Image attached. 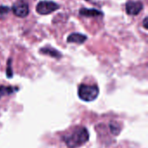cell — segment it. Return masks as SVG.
I'll return each mask as SVG.
<instances>
[{"label":"cell","instance_id":"obj_1","mask_svg":"<svg viewBox=\"0 0 148 148\" xmlns=\"http://www.w3.org/2000/svg\"><path fill=\"white\" fill-rule=\"evenodd\" d=\"M89 140L88 130L84 127H76L70 133L63 135L62 140L69 148H77L86 144Z\"/></svg>","mask_w":148,"mask_h":148},{"label":"cell","instance_id":"obj_2","mask_svg":"<svg viewBox=\"0 0 148 148\" xmlns=\"http://www.w3.org/2000/svg\"><path fill=\"white\" fill-rule=\"evenodd\" d=\"M100 89L96 85L81 84L78 87V97L86 102H91L97 99Z\"/></svg>","mask_w":148,"mask_h":148},{"label":"cell","instance_id":"obj_3","mask_svg":"<svg viewBox=\"0 0 148 148\" xmlns=\"http://www.w3.org/2000/svg\"><path fill=\"white\" fill-rule=\"evenodd\" d=\"M60 8L59 4L53 1L49 0H43L40 1L36 7V10L40 15H49L56 10H57Z\"/></svg>","mask_w":148,"mask_h":148},{"label":"cell","instance_id":"obj_4","mask_svg":"<svg viewBox=\"0 0 148 148\" xmlns=\"http://www.w3.org/2000/svg\"><path fill=\"white\" fill-rule=\"evenodd\" d=\"M11 10L13 14L17 17H26L29 13V3L26 0H17L13 3Z\"/></svg>","mask_w":148,"mask_h":148},{"label":"cell","instance_id":"obj_5","mask_svg":"<svg viewBox=\"0 0 148 148\" xmlns=\"http://www.w3.org/2000/svg\"><path fill=\"white\" fill-rule=\"evenodd\" d=\"M143 10L141 1H128L126 3V12L130 16H136Z\"/></svg>","mask_w":148,"mask_h":148},{"label":"cell","instance_id":"obj_6","mask_svg":"<svg viewBox=\"0 0 148 148\" xmlns=\"http://www.w3.org/2000/svg\"><path fill=\"white\" fill-rule=\"evenodd\" d=\"M87 39H88L87 36H85L82 33H72L68 36L67 42L69 43L72 42V43L82 44L86 42Z\"/></svg>","mask_w":148,"mask_h":148},{"label":"cell","instance_id":"obj_7","mask_svg":"<svg viewBox=\"0 0 148 148\" xmlns=\"http://www.w3.org/2000/svg\"><path fill=\"white\" fill-rule=\"evenodd\" d=\"M39 51L41 54H43V55H46V56H49L56 59H60L62 56V53L53 47H42L40 49Z\"/></svg>","mask_w":148,"mask_h":148},{"label":"cell","instance_id":"obj_8","mask_svg":"<svg viewBox=\"0 0 148 148\" xmlns=\"http://www.w3.org/2000/svg\"><path fill=\"white\" fill-rule=\"evenodd\" d=\"M79 14L82 16H87V17H95L103 15L101 11L96 9H88V8H82L79 10Z\"/></svg>","mask_w":148,"mask_h":148},{"label":"cell","instance_id":"obj_9","mask_svg":"<svg viewBox=\"0 0 148 148\" xmlns=\"http://www.w3.org/2000/svg\"><path fill=\"white\" fill-rule=\"evenodd\" d=\"M17 90H18V88H16V87L0 85V99H1L2 97H3V96L12 95V94L16 93Z\"/></svg>","mask_w":148,"mask_h":148},{"label":"cell","instance_id":"obj_10","mask_svg":"<svg viewBox=\"0 0 148 148\" xmlns=\"http://www.w3.org/2000/svg\"><path fill=\"white\" fill-rule=\"evenodd\" d=\"M109 128H110L112 134H114V135H118L121 132V126L115 121H112L109 124Z\"/></svg>","mask_w":148,"mask_h":148},{"label":"cell","instance_id":"obj_11","mask_svg":"<svg viewBox=\"0 0 148 148\" xmlns=\"http://www.w3.org/2000/svg\"><path fill=\"white\" fill-rule=\"evenodd\" d=\"M10 9L6 5H0V20L4 19L9 14Z\"/></svg>","mask_w":148,"mask_h":148},{"label":"cell","instance_id":"obj_12","mask_svg":"<svg viewBox=\"0 0 148 148\" xmlns=\"http://www.w3.org/2000/svg\"><path fill=\"white\" fill-rule=\"evenodd\" d=\"M12 60L11 58L8 59L7 62V68H6V76L8 78H12L13 77V70H12Z\"/></svg>","mask_w":148,"mask_h":148},{"label":"cell","instance_id":"obj_13","mask_svg":"<svg viewBox=\"0 0 148 148\" xmlns=\"http://www.w3.org/2000/svg\"><path fill=\"white\" fill-rule=\"evenodd\" d=\"M147 21H148V18L147 17H145V19H144V21H143V26H144V28L145 29H147Z\"/></svg>","mask_w":148,"mask_h":148}]
</instances>
